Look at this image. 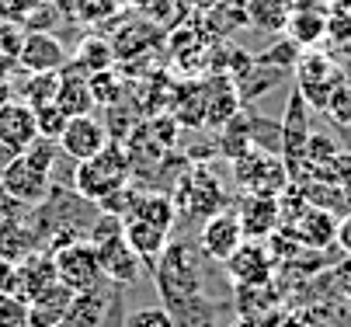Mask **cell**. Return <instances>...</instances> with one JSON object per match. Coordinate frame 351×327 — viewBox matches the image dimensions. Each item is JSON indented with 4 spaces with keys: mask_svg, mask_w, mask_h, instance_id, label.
Masks as SVG:
<instances>
[{
    "mask_svg": "<svg viewBox=\"0 0 351 327\" xmlns=\"http://www.w3.org/2000/svg\"><path fill=\"white\" fill-rule=\"evenodd\" d=\"M154 286L160 303L178 313L184 306L202 303V261H198V247L188 241H171L164 254L154 265Z\"/></svg>",
    "mask_w": 351,
    "mask_h": 327,
    "instance_id": "obj_1",
    "label": "cell"
},
{
    "mask_svg": "<svg viewBox=\"0 0 351 327\" xmlns=\"http://www.w3.org/2000/svg\"><path fill=\"white\" fill-rule=\"evenodd\" d=\"M129 174H132L129 150L119 147V143H108L101 154H94V157H87V160L77 164L73 189H77L80 199H87V202L97 206L105 195H112V192L122 189V184H129Z\"/></svg>",
    "mask_w": 351,
    "mask_h": 327,
    "instance_id": "obj_2",
    "label": "cell"
},
{
    "mask_svg": "<svg viewBox=\"0 0 351 327\" xmlns=\"http://www.w3.org/2000/svg\"><path fill=\"white\" fill-rule=\"evenodd\" d=\"M94 247H97V258H101V275L108 278L112 286H132L136 278L143 275V261L139 254L125 244L122 237V219L115 216H105L94 223L90 237H87Z\"/></svg>",
    "mask_w": 351,
    "mask_h": 327,
    "instance_id": "obj_3",
    "label": "cell"
},
{
    "mask_svg": "<svg viewBox=\"0 0 351 327\" xmlns=\"http://www.w3.org/2000/svg\"><path fill=\"white\" fill-rule=\"evenodd\" d=\"M49 254H53L56 278L70 293H87V289L105 282L101 258H97V247L87 237H77V241H70V244H63L56 251H49Z\"/></svg>",
    "mask_w": 351,
    "mask_h": 327,
    "instance_id": "obj_4",
    "label": "cell"
},
{
    "mask_svg": "<svg viewBox=\"0 0 351 327\" xmlns=\"http://www.w3.org/2000/svg\"><path fill=\"white\" fill-rule=\"evenodd\" d=\"M295 90L303 95V101H310L313 108H327L330 95H334V87L341 84V70L337 63L327 56V53H299L295 60Z\"/></svg>",
    "mask_w": 351,
    "mask_h": 327,
    "instance_id": "obj_5",
    "label": "cell"
},
{
    "mask_svg": "<svg viewBox=\"0 0 351 327\" xmlns=\"http://www.w3.org/2000/svg\"><path fill=\"white\" fill-rule=\"evenodd\" d=\"M0 189H4V199H11L18 206H42L49 199V192H53V174H45L25 154H18L0 171Z\"/></svg>",
    "mask_w": 351,
    "mask_h": 327,
    "instance_id": "obj_6",
    "label": "cell"
},
{
    "mask_svg": "<svg viewBox=\"0 0 351 327\" xmlns=\"http://www.w3.org/2000/svg\"><path fill=\"white\" fill-rule=\"evenodd\" d=\"M233 174L250 195H271V199L285 189V181H289V171L282 167V160L265 154V150H254V147L233 160Z\"/></svg>",
    "mask_w": 351,
    "mask_h": 327,
    "instance_id": "obj_7",
    "label": "cell"
},
{
    "mask_svg": "<svg viewBox=\"0 0 351 327\" xmlns=\"http://www.w3.org/2000/svg\"><path fill=\"white\" fill-rule=\"evenodd\" d=\"M178 202L191 219H209L223 213V184L209 167H198L178 181Z\"/></svg>",
    "mask_w": 351,
    "mask_h": 327,
    "instance_id": "obj_8",
    "label": "cell"
},
{
    "mask_svg": "<svg viewBox=\"0 0 351 327\" xmlns=\"http://www.w3.org/2000/svg\"><path fill=\"white\" fill-rule=\"evenodd\" d=\"M14 63L25 73H60L70 63V53H66V45L56 35H49V32H28L21 53L14 56Z\"/></svg>",
    "mask_w": 351,
    "mask_h": 327,
    "instance_id": "obj_9",
    "label": "cell"
},
{
    "mask_svg": "<svg viewBox=\"0 0 351 327\" xmlns=\"http://www.w3.org/2000/svg\"><path fill=\"white\" fill-rule=\"evenodd\" d=\"M243 223L233 209H223L216 216H209L202 223V233H198V244H202V254L213 261H226L240 244H243Z\"/></svg>",
    "mask_w": 351,
    "mask_h": 327,
    "instance_id": "obj_10",
    "label": "cell"
},
{
    "mask_svg": "<svg viewBox=\"0 0 351 327\" xmlns=\"http://www.w3.org/2000/svg\"><path fill=\"white\" fill-rule=\"evenodd\" d=\"M35 139H38V129H35L32 105L21 101V98H8L4 105H0V143L18 157L35 143Z\"/></svg>",
    "mask_w": 351,
    "mask_h": 327,
    "instance_id": "obj_11",
    "label": "cell"
},
{
    "mask_svg": "<svg viewBox=\"0 0 351 327\" xmlns=\"http://www.w3.org/2000/svg\"><path fill=\"white\" fill-rule=\"evenodd\" d=\"M56 143H60V150L66 157H73L80 164V160L101 154L108 147V129H105V122H97L90 115H77V119L66 122V129H63V136L56 139Z\"/></svg>",
    "mask_w": 351,
    "mask_h": 327,
    "instance_id": "obj_12",
    "label": "cell"
},
{
    "mask_svg": "<svg viewBox=\"0 0 351 327\" xmlns=\"http://www.w3.org/2000/svg\"><path fill=\"white\" fill-rule=\"evenodd\" d=\"M202 87V101H206V122L209 125H230L240 115V95H237V80L213 73Z\"/></svg>",
    "mask_w": 351,
    "mask_h": 327,
    "instance_id": "obj_13",
    "label": "cell"
},
{
    "mask_svg": "<svg viewBox=\"0 0 351 327\" xmlns=\"http://www.w3.org/2000/svg\"><path fill=\"white\" fill-rule=\"evenodd\" d=\"M226 271L233 275V282H240V286H265L268 282V275H271V258H268V251L261 247V244H254V241H243L226 261Z\"/></svg>",
    "mask_w": 351,
    "mask_h": 327,
    "instance_id": "obj_14",
    "label": "cell"
},
{
    "mask_svg": "<svg viewBox=\"0 0 351 327\" xmlns=\"http://www.w3.org/2000/svg\"><path fill=\"white\" fill-rule=\"evenodd\" d=\"M122 237H125V244L139 254L143 265H157V258H160L164 247L171 244V230L129 216V219H122Z\"/></svg>",
    "mask_w": 351,
    "mask_h": 327,
    "instance_id": "obj_15",
    "label": "cell"
},
{
    "mask_svg": "<svg viewBox=\"0 0 351 327\" xmlns=\"http://www.w3.org/2000/svg\"><path fill=\"white\" fill-rule=\"evenodd\" d=\"M70 119L77 115H90L94 108V98H90V84H87V73L77 70L73 63H66L60 70V84H56V98H53Z\"/></svg>",
    "mask_w": 351,
    "mask_h": 327,
    "instance_id": "obj_16",
    "label": "cell"
},
{
    "mask_svg": "<svg viewBox=\"0 0 351 327\" xmlns=\"http://www.w3.org/2000/svg\"><path fill=\"white\" fill-rule=\"evenodd\" d=\"M60 278H56V268H53V254H42V251H32L18 261V296L25 300H35L38 293H45L49 286H56Z\"/></svg>",
    "mask_w": 351,
    "mask_h": 327,
    "instance_id": "obj_17",
    "label": "cell"
},
{
    "mask_svg": "<svg viewBox=\"0 0 351 327\" xmlns=\"http://www.w3.org/2000/svg\"><path fill=\"white\" fill-rule=\"evenodd\" d=\"M108 303H112V300H108L105 282L94 286V289H87V293H73V300H70L66 317H63L60 327H101V320H105V313H108Z\"/></svg>",
    "mask_w": 351,
    "mask_h": 327,
    "instance_id": "obj_18",
    "label": "cell"
},
{
    "mask_svg": "<svg viewBox=\"0 0 351 327\" xmlns=\"http://www.w3.org/2000/svg\"><path fill=\"white\" fill-rule=\"evenodd\" d=\"M240 223H243V237H268V233L278 226V199L271 195H247L243 206L237 209Z\"/></svg>",
    "mask_w": 351,
    "mask_h": 327,
    "instance_id": "obj_19",
    "label": "cell"
},
{
    "mask_svg": "<svg viewBox=\"0 0 351 327\" xmlns=\"http://www.w3.org/2000/svg\"><path fill=\"white\" fill-rule=\"evenodd\" d=\"M70 300H73V293L63 282L49 286L45 293H38L35 300H28V324L32 327H60L63 317H66Z\"/></svg>",
    "mask_w": 351,
    "mask_h": 327,
    "instance_id": "obj_20",
    "label": "cell"
},
{
    "mask_svg": "<svg viewBox=\"0 0 351 327\" xmlns=\"http://www.w3.org/2000/svg\"><path fill=\"white\" fill-rule=\"evenodd\" d=\"M324 35H327V14H324L317 4L292 8L289 25H285V38H292L299 49H313Z\"/></svg>",
    "mask_w": 351,
    "mask_h": 327,
    "instance_id": "obj_21",
    "label": "cell"
},
{
    "mask_svg": "<svg viewBox=\"0 0 351 327\" xmlns=\"http://www.w3.org/2000/svg\"><path fill=\"white\" fill-rule=\"evenodd\" d=\"M334 230H337V219L330 216V209H320V206L303 209V216L295 219V237L310 247H327L334 241Z\"/></svg>",
    "mask_w": 351,
    "mask_h": 327,
    "instance_id": "obj_22",
    "label": "cell"
},
{
    "mask_svg": "<svg viewBox=\"0 0 351 327\" xmlns=\"http://www.w3.org/2000/svg\"><path fill=\"white\" fill-rule=\"evenodd\" d=\"M35 251V233L32 226H25L18 216L4 213L0 216V258H8V261H21L25 254Z\"/></svg>",
    "mask_w": 351,
    "mask_h": 327,
    "instance_id": "obj_23",
    "label": "cell"
},
{
    "mask_svg": "<svg viewBox=\"0 0 351 327\" xmlns=\"http://www.w3.org/2000/svg\"><path fill=\"white\" fill-rule=\"evenodd\" d=\"M70 63L77 70H84L87 77L90 73H101V70H112L115 63V45L105 42V38H97V35H84L77 42V53L70 56Z\"/></svg>",
    "mask_w": 351,
    "mask_h": 327,
    "instance_id": "obj_24",
    "label": "cell"
},
{
    "mask_svg": "<svg viewBox=\"0 0 351 327\" xmlns=\"http://www.w3.org/2000/svg\"><path fill=\"white\" fill-rule=\"evenodd\" d=\"M292 8H295L292 0H247L243 14H247V25H254L261 32H285Z\"/></svg>",
    "mask_w": 351,
    "mask_h": 327,
    "instance_id": "obj_25",
    "label": "cell"
},
{
    "mask_svg": "<svg viewBox=\"0 0 351 327\" xmlns=\"http://www.w3.org/2000/svg\"><path fill=\"white\" fill-rule=\"evenodd\" d=\"M129 216H136V219H146V223H157V226H164V230H174V223H178V206H174V199L171 195H160V192H143L139 199H136V206H132V213ZM125 216V219H129Z\"/></svg>",
    "mask_w": 351,
    "mask_h": 327,
    "instance_id": "obj_26",
    "label": "cell"
},
{
    "mask_svg": "<svg viewBox=\"0 0 351 327\" xmlns=\"http://www.w3.org/2000/svg\"><path fill=\"white\" fill-rule=\"evenodd\" d=\"M35 112V129H38V139H56L63 136V129H66V122H70V115L56 105V101H45V105H35L32 108Z\"/></svg>",
    "mask_w": 351,
    "mask_h": 327,
    "instance_id": "obj_27",
    "label": "cell"
},
{
    "mask_svg": "<svg viewBox=\"0 0 351 327\" xmlns=\"http://www.w3.org/2000/svg\"><path fill=\"white\" fill-rule=\"evenodd\" d=\"M87 84H90V98H94V105H105V108H112L115 101H119V77L112 73V70H101V73H90L87 77Z\"/></svg>",
    "mask_w": 351,
    "mask_h": 327,
    "instance_id": "obj_28",
    "label": "cell"
},
{
    "mask_svg": "<svg viewBox=\"0 0 351 327\" xmlns=\"http://www.w3.org/2000/svg\"><path fill=\"white\" fill-rule=\"evenodd\" d=\"M56 84H60V73H32V80L25 84V98L21 101H28L32 108L53 101L56 98Z\"/></svg>",
    "mask_w": 351,
    "mask_h": 327,
    "instance_id": "obj_29",
    "label": "cell"
},
{
    "mask_svg": "<svg viewBox=\"0 0 351 327\" xmlns=\"http://www.w3.org/2000/svg\"><path fill=\"white\" fill-rule=\"evenodd\" d=\"M0 327H32L28 324V300L18 293H0Z\"/></svg>",
    "mask_w": 351,
    "mask_h": 327,
    "instance_id": "obj_30",
    "label": "cell"
},
{
    "mask_svg": "<svg viewBox=\"0 0 351 327\" xmlns=\"http://www.w3.org/2000/svg\"><path fill=\"white\" fill-rule=\"evenodd\" d=\"M125 327H178V320L167 306H143L125 317Z\"/></svg>",
    "mask_w": 351,
    "mask_h": 327,
    "instance_id": "obj_31",
    "label": "cell"
},
{
    "mask_svg": "<svg viewBox=\"0 0 351 327\" xmlns=\"http://www.w3.org/2000/svg\"><path fill=\"white\" fill-rule=\"evenodd\" d=\"M295 60H299V45L292 38H282V42L268 45L254 63H261V66H295Z\"/></svg>",
    "mask_w": 351,
    "mask_h": 327,
    "instance_id": "obj_32",
    "label": "cell"
},
{
    "mask_svg": "<svg viewBox=\"0 0 351 327\" xmlns=\"http://www.w3.org/2000/svg\"><path fill=\"white\" fill-rule=\"evenodd\" d=\"M25 38H28V32L21 28V21H0V56L14 60L21 53Z\"/></svg>",
    "mask_w": 351,
    "mask_h": 327,
    "instance_id": "obj_33",
    "label": "cell"
},
{
    "mask_svg": "<svg viewBox=\"0 0 351 327\" xmlns=\"http://www.w3.org/2000/svg\"><path fill=\"white\" fill-rule=\"evenodd\" d=\"M334 122H341V125H351V84H337L334 87V95H330V101H327V108H324Z\"/></svg>",
    "mask_w": 351,
    "mask_h": 327,
    "instance_id": "obj_34",
    "label": "cell"
},
{
    "mask_svg": "<svg viewBox=\"0 0 351 327\" xmlns=\"http://www.w3.org/2000/svg\"><path fill=\"white\" fill-rule=\"evenodd\" d=\"M18 289V265L0 258V293H14Z\"/></svg>",
    "mask_w": 351,
    "mask_h": 327,
    "instance_id": "obj_35",
    "label": "cell"
},
{
    "mask_svg": "<svg viewBox=\"0 0 351 327\" xmlns=\"http://www.w3.org/2000/svg\"><path fill=\"white\" fill-rule=\"evenodd\" d=\"M334 244L351 258V213H344L341 219H337V230H334Z\"/></svg>",
    "mask_w": 351,
    "mask_h": 327,
    "instance_id": "obj_36",
    "label": "cell"
},
{
    "mask_svg": "<svg viewBox=\"0 0 351 327\" xmlns=\"http://www.w3.org/2000/svg\"><path fill=\"white\" fill-rule=\"evenodd\" d=\"M45 0H11V8L14 11H35V8H42Z\"/></svg>",
    "mask_w": 351,
    "mask_h": 327,
    "instance_id": "obj_37",
    "label": "cell"
},
{
    "mask_svg": "<svg viewBox=\"0 0 351 327\" xmlns=\"http://www.w3.org/2000/svg\"><path fill=\"white\" fill-rule=\"evenodd\" d=\"M330 14H351V0H330Z\"/></svg>",
    "mask_w": 351,
    "mask_h": 327,
    "instance_id": "obj_38",
    "label": "cell"
},
{
    "mask_svg": "<svg viewBox=\"0 0 351 327\" xmlns=\"http://www.w3.org/2000/svg\"><path fill=\"white\" fill-rule=\"evenodd\" d=\"M11 160H14V154H11V150H8L4 143H0V171H4V167H8Z\"/></svg>",
    "mask_w": 351,
    "mask_h": 327,
    "instance_id": "obj_39",
    "label": "cell"
},
{
    "mask_svg": "<svg viewBox=\"0 0 351 327\" xmlns=\"http://www.w3.org/2000/svg\"><path fill=\"white\" fill-rule=\"evenodd\" d=\"M295 8H306V4H317V0H292Z\"/></svg>",
    "mask_w": 351,
    "mask_h": 327,
    "instance_id": "obj_40",
    "label": "cell"
},
{
    "mask_svg": "<svg viewBox=\"0 0 351 327\" xmlns=\"http://www.w3.org/2000/svg\"><path fill=\"white\" fill-rule=\"evenodd\" d=\"M4 101H8V95H4V90H0V105H4Z\"/></svg>",
    "mask_w": 351,
    "mask_h": 327,
    "instance_id": "obj_41",
    "label": "cell"
},
{
    "mask_svg": "<svg viewBox=\"0 0 351 327\" xmlns=\"http://www.w3.org/2000/svg\"><path fill=\"white\" fill-rule=\"evenodd\" d=\"M0 202H4V189H0Z\"/></svg>",
    "mask_w": 351,
    "mask_h": 327,
    "instance_id": "obj_42",
    "label": "cell"
},
{
    "mask_svg": "<svg viewBox=\"0 0 351 327\" xmlns=\"http://www.w3.org/2000/svg\"><path fill=\"white\" fill-rule=\"evenodd\" d=\"M348 300H351V286H348Z\"/></svg>",
    "mask_w": 351,
    "mask_h": 327,
    "instance_id": "obj_43",
    "label": "cell"
}]
</instances>
